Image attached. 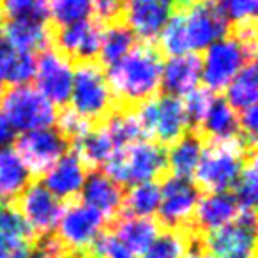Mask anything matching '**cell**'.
Returning <instances> with one entry per match:
<instances>
[{"instance_id":"cell-1","label":"cell","mask_w":258,"mask_h":258,"mask_svg":"<svg viewBox=\"0 0 258 258\" xmlns=\"http://www.w3.org/2000/svg\"><path fill=\"white\" fill-rule=\"evenodd\" d=\"M161 51L151 43H138L120 62L106 69V78L117 103L138 106L161 90Z\"/></svg>"},{"instance_id":"cell-2","label":"cell","mask_w":258,"mask_h":258,"mask_svg":"<svg viewBox=\"0 0 258 258\" xmlns=\"http://www.w3.org/2000/svg\"><path fill=\"white\" fill-rule=\"evenodd\" d=\"M256 30L254 25L237 29L212 43L200 58V76L204 89L212 94L225 92L233 78L254 62Z\"/></svg>"},{"instance_id":"cell-3","label":"cell","mask_w":258,"mask_h":258,"mask_svg":"<svg viewBox=\"0 0 258 258\" xmlns=\"http://www.w3.org/2000/svg\"><path fill=\"white\" fill-rule=\"evenodd\" d=\"M251 156L253 147L242 140L205 145L193 182L204 193H228Z\"/></svg>"},{"instance_id":"cell-4","label":"cell","mask_w":258,"mask_h":258,"mask_svg":"<svg viewBox=\"0 0 258 258\" xmlns=\"http://www.w3.org/2000/svg\"><path fill=\"white\" fill-rule=\"evenodd\" d=\"M103 168V172L122 187L158 182L159 177L166 173V149L144 138L115 151Z\"/></svg>"},{"instance_id":"cell-5","label":"cell","mask_w":258,"mask_h":258,"mask_svg":"<svg viewBox=\"0 0 258 258\" xmlns=\"http://www.w3.org/2000/svg\"><path fill=\"white\" fill-rule=\"evenodd\" d=\"M68 103L71 104L69 110L90 125L103 122L117 108V99L108 83L106 71H103L96 62H82L75 66L73 89Z\"/></svg>"},{"instance_id":"cell-6","label":"cell","mask_w":258,"mask_h":258,"mask_svg":"<svg viewBox=\"0 0 258 258\" xmlns=\"http://www.w3.org/2000/svg\"><path fill=\"white\" fill-rule=\"evenodd\" d=\"M135 117L140 124L144 137L163 147L172 145L191 131L182 99L163 92L138 104Z\"/></svg>"},{"instance_id":"cell-7","label":"cell","mask_w":258,"mask_h":258,"mask_svg":"<svg viewBox=\"0 0 258 258\" xmlns=\"http://www.w3.org/2000/svg\"><path fill=\"white\" fill-rule=\"evenodd\" d=\"M0 111L16 135L55 125L58 110L32 85L9 87L0 97Z\"/></svg>"},{"instance_id":"cell-8","label":"cell","mask_w":258,"mask_h":258,"mask_svg":"<svg viewBox=\"0 0 258 258\" xmlns=\"http://www.w3.org/2000/svg\"><path fill=\"white\" fill-rule=\"evenodd\" d=\"M108 219L82 202H71L64 207L55 226V239L66 253L89 254L96 240L104 233Z\"/></svg>"},{"instance_id":"cell-9","label":"cell","mask_w":258,"mask_h":258,"mask_svg":"<svg viewBox=\"0 0 258 258\" xmlns=\"http://www.w3.org/2000/svg\"><path fill=\"white\" fill-rule=\"evenodd\" d=\"M198 237V235H197ZM202 249L218 258H254L256 219L254 212H240L232 223L198 237Z\"/></svg>"},{"instance_id":"cell-10","label":"cell","mask_w":258,"mask_h":258,"mask_svg":"<svg viewBox=\"0 0 258 258\" xmlns=\"http://www.w3.org/2000/svg\"><path fill=\"white\" fill-rule=\"evenodd\" d=\"M75 64L66 55H62L57 48H46L37 53L34 82L36 90L43 97H46L55 108L66 106L71 96Z\"/></svg>"},{"instance_id":"cell-11","label":"cell","mask_w":258,"mask_h":258,"mask_svg":"<svg viewBox=\"0 0 258 258\" xmlns=\"http://www.w3.org/2000/svg\"><path fill=\"white\" fill-rule=\"evenodd\" d=\"M159 189H161V200L156 214L159 218V225L168 230L189 228L202 195L197 184L193 180L170 175L159 184Z\"/></svg>"},{"instance_id":"cell-12","label":"cell","mask_w":258,"mask_h":258,"mask_svg":"<svg viewBox=\"0 0 258 258\" xmlns=\"http://www.w3.org/2000/svg\"><path fill=\"white\" fill-rule=\"evenodd\" d=\"M71 142L55 125L20 135L15 140V151L20 154L32 175H43L57 159L69 151Z\"/></svg>"},{"instance_id":"cell-13","label":"cell","mask_w":258,"mask_h":258,"mask_svg":"<svg viewBox=\"0 0 258 258\" xmlns=\"http://www.w3.org/2000/svg\"><path fill=\"white\" fill-rule=\"evenodd\" d=\"M184 34L189 53H204L212 43L225 37L230 27L219 13L214 0H200L182 11Z\"/></svg>"},{"instance_id":"cell-14","label":"cell","mask_w":258,"mask_h":258,"mask_svg":"<svg viewBox=\"0 0 258 258\" xmlns=\"http://www.w3.org/2000/svg\"><path fill=\"white\" fill-rule=\"evenodd\" d=\"M15 205L37 239L55 232V226L64 211V202L53 197L41 182H30Z\"/></svg>"},{"instance_id":"cell-15","label":"cell","mask_w":258,"mask_h":258,"mask_svg":"<svg viewBox=\"0 0 258 258\" xmlns=\"http://www.w3.org/2000/svg\"><path fill=\"white\" fill-rule=\"evenodd\" d=\"M103 23L89 18L57 29L51 41H55L57 50L62 55H66L69 60L82 64V62H94L97 58L101 41H103Z\"/></svg>"},{"instance_id":"cell-16","label":"cell","mask_w":258,"mask_h":258,"mask_svg":"<svg viewBox=\"0 0 258 258\" xmlns=\"http://www.w3.org/2000/svg\"><path fill=\"white\" fill-rule=\"evenodd\" d=\"M173 13V9L154 0H125L122 18L124 25L135 34L137 39L152 43L158 39Z\"/></svg>"},{"instance_id":"cell-17","label":"cell","mask_w":258,"mask_h":258,"mask_svg":"<svg viewBox=\"0 0 258 258\" xmlns=\"http://www.w3.org/2000/svg\"><path fill=\"white\" fill-rule=\"evenodd\" d=\"M87 166L73 151H68L41 175V184L60 202L80 197L87 179Z\"/></svg>"},{"instance_id":"cell-18","label":"cell","mask_w":258,"mask_h":258,"mask_svg":"<svg viewBox=\"0 0 258 258\" xmlns=\"http://www.w3.org/2000/svg\"><path fill=\"white\" fill-rule=\"evenodd\" d=\"M239 214L240 211L230 191L228 193H202L189 228L195 235L200 237L232 223Z\"/></svg>"},{"instance_id":"cell-19","label":"cell","mask_w":258,"mask_h":258,"mask_svg":"<svg viewBox=\"0 0 258 258\" xmlns=\"http://www.w3.org/2000/svg\"><path fill=\"white\" fill-rule=\"evenodd\" d=\"M80 197L87 207L97 211L106 219H115L122 211L124 187L110 179L103 170H92L87 173Z\"/></svg>"},{"instance_id":"cell-20","label":"cell","mask_w":258,"mask_h":258,"mask_svg":"<svg viewBox=\"0 0 258 258\" xmlns=\"http://www.w3.org/2000/svg\"><path fill=\"white\" fill-rule=\"evenodd\" d=\"M4 41L13 48L25 55H36L50 48L51 30L48 20L37 18H20L8 20L2 27Z\"/></svg>"},{"instance_id":"cell-21","label":"cell","mask_w":258,"mask_h":258,"mask_svg":"<svg viewBox=\"0 0 258 258\" xmlns=\"http://www.w3.org/2000/svg\"><path fill=\"white\" fill-rule=\"evenodd\" d=\"M202 83L200 57L198 55H177L163 60L161 90L163 94L182 99Z\"/></svg>"},{"instance_id":"cell-22","label":"cell","mask_w":258,"mask_h":258,"mask_svg":"<svg viewBox=\"0 0 258 258\" xmlns=\"http://www.w3.org/2000/svg\"><path fill=\"white\" fill-rule=\"evenodd\" d=\"M198 129H200L198 135L202 138H207L209 144L240 140L239 113L223 97L212 99L211 106H209Z\"/></svg>"},{"instance_id":"cell-23","label":"cell","mask_w":258,"mask_h":258,"mask_svg":"<svg viewBox=\"0 0 258 258\" xmlns=\"http://www.w3.org/2000/svg\"><path fill=\"white\" fill-rule=\"evenodd\" d=\"M205 142L195 131H189L177 142L168 145L166 151V172L177 179L193 180L204 154Z\"/></svg>"},{"instance_id":"cell-24","label":"cell","mask_w":258,"mask_h":258,"mask_svg":"<svg viewBox=\"0 0 258 258\" xmlns=\"http://www.w3.org/2000/svg\"><path fill=\"white\" fill-rule=\"evenodd\" d=\"M161 232V225L154 218H135L120 214L111 221V233L131 253L142 254Z\"/></svg>"},{"instance_id":"cell-25","label":"cell","mask_w":258,"mask_h":258,"mask_svg":"<svg viewBox=\"0 0 258 258\" xmlns=\"http://www.w3.org/2000/svg\"><path fill=\"white\" fill-rule=\"evenodd\" d=\"M32 177L15 147L0 149V202L13 204L18 200Z\"/></svg>"},{"instance_id":"cell-26","label":"cell","mask_w":258,"mask_h":258,"mask_svg":"<svg viewBox=\"0 0 258 258\" xmlns=\"http://www.w3.org/2000/svg\"><path fill=\"white\" fill-rule=\"evenodd\" d=\"M73 145H75L73 152L87 166V170L103 168L115 152L113 142L110 140V137L101 124L90 125L76 140H73Z\"/></svg>"},{"instance_id":"cell-27","label":"cell","mask_w":258,"mask_h":258,"mask_svg":"<svg viewBox=\"0 0 258 258\" xmlns=\"http://www.w3.org/2000/svg\"><path fill=\"white\" fill-rule=\"evenodd\" d=\"M36 57L13 50L4 39H0V87L29 85L34 80Z\"/></svg>"},{"instance_id":"cell-28","label":"cell","mask_w":258,"mask_h":258,"mask_svg":"<svg viewBox=\"0 0 258 258\" xmlns=\"http://www.w3.org/2000/svg\"><path fill=\"white\" fill-rule=\"evenodd\" d=\"M137 44L138 39L124 23H110V27H106L103 32V41H101L97 58H99L101 66L108 69L120 62Z\"/></svg>"},{"instance_id":"cell-29","label":"cell","mask_w":258,"mask_h":258,"mask_svg":"<svg viewBox=\"0 0 258 258\" xmlns=\"http://www.w3.org/2000/svg\"><path fill=\"white\" fill-rule=\"evenodd\" d=\"M101 125L108 133L110 140L113 142L115 151L124 149L127 145L145 138L144 133H142L140 124H138L137 117H135V111H131V108H115L104 118V122H101Z\"/></svg>"},{"instance_id":"cell-30","label":"cell","mask_w":258,"mask_h":258,"mask_svg":"<svg viewBox=\"0 0 258 258\" xmlns=\"http://www.w3.org/2000/svg\"><path fill=\"white\" fill-rule=\"evenodd\" d=\"M159 200H161L159 182L135 184L129 186L127 191H124L122 211L125 216H135V218H154L158 214Z\"/></svg>"},{"instance_id":"cell-31","label":"cell","mask_w":258,"mask_h":258,"mask_svg":"<svg viewBox=\"0 0 258 258\" xmlns=\"http://www.w3.org/2000/svg\"><path fill=\"white\" fill-rule=\"evenodd\" d=\"M223 99L239 113L249 106H254L258 101V71L256 64L249 62L225 89Z\"/></svg>"},{"instance_id":"cell-32","label":"cell","mask_w":258,"mask_h":258,"mask_svg":"<svg viewBox=\"0 0 258 258\" xmlns=\"http://www.w3.org/2000/svg\"><path fill=\"white\" fill-rule=\"evenodd\" d=\"M195 233L191 228L163 230L152 244L142 253V258H182L193 244Z\"/></svg>"},{"instance_id":"cell-33","label":"cell","mask_w":258,"mask_h":258,"mask_svg":"<svg viewBox=\"0 0 258 258\" xmlns=\"http://www.w3.org/2000/svg\"><path fill=\"white\" fill-rule=\"evenodd\" d=\"M0 235L15 249L34 242V232L15 204H0Z\"/></svg>"},{"instance_id":"cell-34","label":"cell","mask_w":258,"mask_h":258,"mask_svg":"<svg viewBox=\"0 0 258 258\" xmlns=\"http://www.w3.org/2000/svg\"><path fill=\"white\" fill-rule=\"evenodd\" d=\"M92 18V0H48V22L68 27Z\"/></svg>"},{"instance_id":"cell-35","label":"cell","mask_w":258,"mask_h":258,"mask_svg":"<svg viewBox=\"0 0 258 258\" xmlns=\"http://www.w3.org/2000/svg\"><path fill=\"white\" fill-rule=\"evenodd\" d=\"M230 193L240 212H254V205L258 200V170L254 154L247 159L246 166L242 168Z\"/></svg>"},{"instance_id":"cell-36","label":"cell","mask_w":258,"mask_h":258,"mask_svg":"<svg viewBox=\"0 0 258 258\" xmlns=\"http://www.w3.org/2000/svg\"><path fill=\"white\" fill-rule=\"evenodd\" d=\"M226 25L233 30L254 25L258 13V0H214Z\"/></svg>"},{"instance_id":"cell-37","label":"cell","mask_w":258,"mask_h":258,"mask_svg":"<svg viewBox=\"0 0 258 258\" xmlns=\"http://www.w3.org/2000/svg\"><path fill=\"white\" fill-rule=\"evenodd\" d=\"M0 15L6 20H48V0H0Z\"/></svg>"},{"instance_id":"cell-38","label":"cell","mask_w":258,"mask_h":258,"mask_svg":"<svg viewBox=\"0 0 258 258\" xmlns=\"http://www.w3.org/2000/svg\"><path fill=\"white\" fill-rule=\"evenodd\" d=\"M212 99H214V94L209 92L204 87H198L193 92H189L187 96L182 97V106H184V111H186L189 127L198 129L200 122L204 120L205 113H207L209 106H211Z\"/></svg>"},{"instance_id":"cell-39","label":"cell","mask_w":258,"mask_h":258,"mask_svg":"<svg viewBox=\"0 0 258 258\" xmlns=\"http://www.w3.org/2000/svg\"><path fill=\"white\" fill-rule=\"evenodd\" d=\"M66 251L57 242L53 235L39 237L29 246H23L15 249L8 258H58L62 256Z\"/></svg>"},{"instance_id":"cell-40","label":"cell","mask_w":258,"mask_h":258,"mask_svg":"<svg viewBox=\"0 0 258 258\" xmlns=\"http://www.w3.org/2000/svg\"><path fill=\"white\" fill-rule=\"evenodd\" d=\"M87 256L89 258H138L124 244L118 242L113 233H106V232L96 240V244L92 246V249L89 251Z\"/></svg>"},{"instance_id":"cell-41","label":"cell","mask_w":258,"mask_h":258,"mask_svg":"<svg viewBox=\"0 0 258 258\" xmlns=\"http://www.w3.org/2000/svg\"><path fill=\"white\" fill-rule=\"evenodd\" d=\"M55 127H57L69 142H73V140H76L83 131H87V129L90 127V124L87 120H83L80 115H76L73 110H64L57 117Z\"/></svg>"},{"instance_id":"cell-42","label":"cell","mask_w":258,"mask_h":258,"mask_svg":"<svg viewBox=\"0 0 258 258\" xmlns=\"http://www.w3.org/2000/svg\"><path fill=\"white\" fill-rule=\"evenodd\" d=\"M125 0H92V15L99 23H115L122 18Z\"/></svg>"},{"instance_id":"cell-43","label":"cell","mask_w":258,"mask_h":258,"mask_svg":"<svg viewBox=\"0 0 258 258\" xmlns=\"http://www.w3.org/2000/svg\"><path fill=\"white\" fill-rule=\"evenodd\" d=\"M239 129H240V140L254 149V142H256V133H258L256 104L239 111Z\"/></svg>"},{"instance_id":"cell-44","label":"cell","mask_w":258,"mask_h":258,"mask_svg":"<svg viewBox=\"0 0 258 258\" xmlns=\"http://www.w3.org/2000/svg\"><path fill=\"white\" fill-rule=\"evenodd\" d=\"M16 140V133L13 131V127L9 125L8 118L4 117V113L0 111V149L13 147Z\"/></svg>"},{"instance_id":"cell-45","label":"cell","mask_w":258,"mask_h":258,"mask_svg":"<svg viewBox=\"0 0 258 258\" xmlns=\"http://www.w3.org/2000/svg\"><path fill=\"white\" fill-rule=\"evenodd\" d=\"M182 258H205L204 249H202V246H200V242H198V237L197 235H195L193 244H191L189 251H187V253L184 254Z\"/></svg>"},{"instance_id":"cell-46","label":"cell","mask_w":258,"mask_h":258,"mask_svg":"<svg viewBox=\"0 0 258 258\" xmlns=\"http://www.w3.org/2000/svg\"><path fill=\"white\" fill-rule=\"evenodd\" d=\"M13 251H15V247H13L11 244L4 239V237L0 235V258H8Z\"/></svg>"},{"instance_id":"cell-47","label":"cell","mask_w":258,"mask_h":258,"mask_svg":"<svg viewBox=\"0 0 258 258\" xmlns=\"http://www.w3.org/2000/svg\"><path fill=\"white\" fill-rule=\"evenodd\" d=\"M58 258H89V256H85V254H71V253H64L62 256H58Z\"/></svg>"},{"instance_id":"cell-48","label":"cell","mask_w":258,"mask_h":258,"mask_svg":"<svg viewBox=\"0 0 258 258\" xmlns=\"http://www.w3.org/2000/svg\"><path fill=\"white\" fill-rule=\"evenodd\" d=\"M2 27H4V18L0 15V36H2Z\"/></svg>"},{"instance_id":"cell-49","label":"cell","mask_w":258,"mask_h":258,"mask_svg":"<svg viewBox=\"0 0 258 258\" xmlns=\"http://www.w3.org/2000/svg\"><path fill=\"white\" fill-rule=\"evenodd\" d=\"M2 92H4V90H2V87H0V97H2Z\"/></svg>"},{"instance_id":"cell-50","label":"cell","mask_w":258,"mask_h":258,"mask_svg":"<svg viewBox=\"0 0 258 258\" xmlns=\"http://www.w3.org/2000/svg\"><path fill=\"white\" fill-rule=\"evenodd\" d=\"M212 258H218V256H212Z\"/></svg>"}]
</instances>
